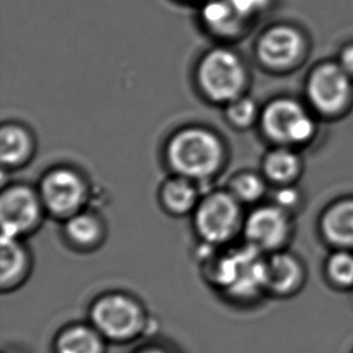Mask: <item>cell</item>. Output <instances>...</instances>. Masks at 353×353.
Wrapping results in <instances>:
<instances>
[{
    "label": "cell",
    "instance_id": "1",
    "mask_svg": "<svg viewBox=\"0 0 353 353\" xmlns=\"http://www.w3.org/2000/svg\"><path fill=\"white\" fill-rule=\"evenodd\" d=\"M163 161L170 174L208 185L220 176L230 161V148L217 130L201 123L176 128L163 145Z\"/></svg>",
    "mask_w": 353,
    "mask_h": 353
},
{
    "label": "cell",
    "instance_id": "2",
    "mask_svg": "<svg viewBox=\"0 0 353 353\" xmlns=\"http://www.w3.org/2000/svg\"><path fill=\"white\" fill-rule=\"evenodd\" d=\"M252 75L248 62L230 43H217L198 58L193 83L203 101L210 105H227L248 94Z\"/></svg>",
    "mask_w": 353,
    "mask_h": 353
},
{
    "label": "cell",
    "instance_id": "3",
    "mask_svg": "<svg viewBox=\"0 0 353 353\" xmlns=\"http://www.w3.org/2000/svg\"><path fill=\"white\" fill-rule=\"evenodd\" d=\"M265 262L267 254L243 243L216 258L208 269L206 281L232 304L252 306L268 298Z\"/></svg>",
    "mask_w": 353,
    "mask_h": 353
},
{
    "label": "cell",
    "instance_id": "4",
    "mask_svg": "<svg viewBox=\"0 0 353 353\" xmlns=\"http://www.w3.org/2000/svg\"><path fill=\"white\" fill-rule=\"evenodd\" d=\"M88 322L109 344L129 345L154 333V320L141 299L124 291L97 296L88 307Z\"/></svg>",
    "mask_w": 353,
    "mask_h": 353
},
{
    "label": "cell",
    "instance_id": "5",
    "mask_svg": "<svg viewBox=\"0 0 353 353\" xmlns=\"http://www.w3.org/2000/svg\"><path fill=\"white\" fill-rule=\"evenodd\" d=\"M320 122L303 98L279 94L262 104L257 129L269 146L301 151L315 141Z\"/></svg>",
    "mask_w": 353,
    "mask_h": 353
},
{
    "label": "cell",
    "instance_id": "6",
    "mask_svg": "<svg viewBox=\"0 0 353 353\" xmlns=\"http://www.w3.org/2000/svg\"><path fill=\"white\" fill-rule=\"evenodd\" d=\"M311 51L310 33L293 21L268 24L253 43V58L258 67L275 77L299 70L310 58Z\"/></svg>",
    "mask_w": 353,
    "mask_h": 353
},
{
    "label": "cell",
    "instance_id": "7",
    "mask_svg": "<svg viewBox=\"0 0 353 353\" xmlns=\"http://www.w3.org/2000/svg\"><path fill=\"white\" fill-rule=\"evenodd\" d=\"M303 99L321 121H340L353 110V79L335 58L321 59L306 72Z\"/></svg>",
    "mask_w": 353,
    "mask_h": 353
},
{
    "label": "cell",
    "instance_id": "8",
    "mask_svg": "<svg viewBox=\"0 0 353 353\" xmlns=\"http://www.w3.org/2000/svg\"><path fill=\"white\" fill-rule=\"evenodd\" d=\"M191 217L193 232L201 245L222 248L241 236L246 212L223 187L204 192Z\"/></svg>",
    "mask_w": 353,
    "mask_h": 353
},
{
    "label": "cell",
    "instance_id": "9",
    "mask_svg": "<svg viewBox=\"0 0 353 353\" xmlns=\"http://www.w3.org/2000/svg\"><path fill=\"white\" fill-rule=\"evenodd\" d=\"M37 188L48 217L59 222L90 208L93 199L90 179L70 164L48 168L39 179Z\"/></svg>",
    "mask_w": 353,
    "mask_h": 353
},
{
    "label": "cell",
    "instance_id": "10",
    "mask_svg": "<svg viewBox=\"0 0 353 353\" xmlns=\"http://www.w3.org/2000/svg\"><path fill=\"white\" fill-rule=\"evenodd\" d=\"M48 217L38 188L27 182H10L0 192L1 236L26 239L35 234Z\"/></svg>",
    "mask_w": 353,
    "mask_h": 353
},
{
    "label": "cell",
    "instance_id": "11",
    "mask_svg": "<svg viewBox=\"0 0 353 353\" xmlns=\"http://www.w3.org/2000/svg\"><path fill=\"white\" fill-rule=\"evenodd\" d=\"M296 235V217L272 201L251 208L243 222V243L264 254L286 250Z\"/></svg>",
    "mask_w": 353,
    "mask_h": 353
},
{
    "label": "cell",
    "instance_id": "12",
    "mask_svg": "<svg viewBox=\"0 0 353 353\" xmlns=\"http://www.w3.org/2000/svg\"><path fill=\"white\" fill-rule=\"evenodd\" d=\"M307 268L303 258L290 248L267 254L265 291L268 298L291 299L305 288Z\"/></svg>",
    "mask_w": 353,
    "mask_h": 353
},
{
    "label": "cell",
    "instance_id": "13",
    "mask_svg": "<svg viewBox=\"0 0 353 353\" xmlns=\"http://www.w3.org/2000/svg\"><path fill=\"white\" fill-rule=\"evenodd\" d=\"M316 228L327 248L353 251V194L330 201L321 210Z\"/></svg>",
    "mask_w": 353,
    "mask_h": 353
},
{
    "label": "cell",
    "instance_id": "14",
    "mask_svg": "<svg viewBox=\"0 0 353 353\" xmlns=\"http://www.w3.org/2000/svg\"><path fill=\"white\" fill-rule=\"evenodd\" d=\"M199 23L205 33L220 43H232L246 38L253 28L246 23L230 0H205L199 4Z\"/></svg>",
    "mask_w": 353,
    "mask_h": 353
},
{
    "label": "cell",
    "instance_id": "15",
    "mask_svg": "<svg viewBox=\"0 0 353 353\" xmlns=\"http://www.w3.org/2000/svg\"><path fill=\"white\" fill-rule=\"evenodd\" d=\"M61 223L63 241L75 252H94L105 243L108 239L105 219L92 206Z\"/></svg>",
    "mask_w": 353,
    "mask_h": 353
},
{
    "label": "cell",
    "instance_id": "16",
    "mask_svg": "<svg viewBox=\"0 0 353 353\" xmlns=\"http://www.w3.org/2000/svg\"><path fill=\"white\" fill-rule=\"evenodd\" d=\"M38 140L27 124L5 121L0 127V163L4 172H17L33 162Z\"/></svg>",
    "mask_w": 353,
    "mask_h": 353
},
{
    "label": "cell",
    "instance_id": "17",
    "mask_svg": "<svg viewBox=\"0 0 353 353\" xmlns=\"http://www.w3.org/2000/svg\"><path fill=\"white\" fill-rule=\"evenodd\" d=\"M0 245V291L8 294L28 281L33 272V253L23 239L1 236Z\"/></svg>",
    "mask_w": 353,
    "mask_h": 353
},
{
    "label": "cell",
    "instance_id": "18",
    "mask_svg": "<svg viewBox=\"0 0 353 353\" xmlns=\"http://www.w3.org/2000/svg\"><path fill=\"white\" fill-rule=\"evenodd\" d=\"M204 192L188 177L170 174L158 188V203L168 216L182 219L193 215Z\"/></svg>",
    "mask_w": 353,
    "mask_h": 353
},
{
    "label": "cell",
    "instance_id": "19",
    "mask_svg": "<svg viewBox=\"0 0 353 353\" xmlns=\"http://www.w3.org/2000/svg\"><path fill=\"white\" fill-rule=\"evenodd\" d=\"M259 172L270 187L299 183L305 172L301 150L287 146H269L261 159Z\"/></svg>",
    "mask_w": 353,
    "mask_h": 353
},
{
    "label": "cell",
    "instance_id": "20",
    "mask_svg": "<svg viewBox=\"0 0 353 353\" xmlns=\"http://www.w3.org/2000/svg\"><path fill=\"white\" fill-rule=\"evenodd\" d=\"M109 343L87 321L72 322L58 330L52 340V353H108Z\"/></svg>",
    "mask_w": 353,
    "mask_h": 353
},
{
    "label": "cell",
    "instance_id": "21",
    "mask_svg": "<svg viewBox=\"0 0 353 353\" xmlns=\"http://www.w3.org/2000/svg\"><path fill=\"white\" fill-rule=\"evenodd\" d=\"M225 188L245 208L262 204L265 196H269L272 191V187L263 176L262 172L250 169L239 170L233 174L227 182Z\"/></svg>",
    "mask_w": 353,
    "mask_h": 353
},
{
    "label": "cell",
    "instance_id": "22",
    "mask_svg": "<svg viewBox=\"0 0 353 353\" xmlns=\"http://www.w3.org/2000/svg\"><path fill=\"white\" fill-rule=\"evenodd\" d=\"M323 277L334 291L353 292V251L330 250L323 263Z\"/></svg>",
    "mask_w": 353,
    "mask_h": 353
},
{
    "label": "cell",
    "instance_id": "23",
    "mask_svg": "<svg viewBox=\"0 0 353 353\" xmlns=\"http://www.w3.org/2000/svg\"><path fill=\"white\" fill-rule=\"evenodd\" d=\"M261 111L262 104L248 93L222 108L225 123L236 132H248L250 129L257 128Z\"/></svg>",
    "mask_w": 353,
    "mask_h": 353
},
{
    "label": "cell",
    "instance_id": "24",
    "mask_svg": "<svg viewBox=\"0 0 353 353\" xmlns=\"http://www.w3.org/2000/svg\"><path fill=\"white\" fill-rule=\"evenodd\" d=\"M270 201L275 205L281 208L290 215L296 216L305 209L307 196L299 183H292L286 186L272 187L270 191Z\"/></svg>",
    "mask_w": 353,
    "mask_h": 353
},
{
    "label": "cell",
    "instance_id": "25",
    "mask_svg": "<svg viewBox=\"0 0 353 353\" xmlns=\"http://www.w3.org/2000/svg\"><path fill=\"white\" fill-rule=\"evenodd\" d=\"M240 17L252 28L270 12L275 0H230Z\"/></svg>",
    "mask_w": 353,
    "mask_h": 353
},
{
    "label": "cell",
    "instance_id": "26",
    "mask_svg": "<svg viewBox=\"0 0 353 353\" xmlns=\"http://www.w3.org/2000/svg\"><path fill=\"white\" fill-rule=\"evenodd\" d=\"M335 59L339 63L340 67L347 72V75L353 79V39L345 41L340 46Z\"/></svg>",
    "mask_w": 353,
    "mask_h": 353
},
{
    "label": "cell",
    "instance_id": "27",
    "mask_svg": "<svg viewBox=\"0 0 353 353\" xmlns=\"http://www.w3.org/2000/svg\"><path fill=\"white\" fill-rule=\"evenodd\" d=\"M133 353H172L170 350L164 347L161 344H145L135 350Z\"/></svg>",
    "mask_w": 353,
    "mask_h": 353
},
{
    "label": "cell",
    "instance_id": "28",
    "mask_svg": "<svg viewBox=\"0 0 353 353\" xmlns=\"http://www.w3.org/2000/svg\"><path fill=\"white\" fill-rule=\"evenodd\" d=\"M3 353H24L22 351H19V350L12 349V347H9V349L3 350Z\"/></svg>",
    "mask_w": 353,
    "mask_h": 353
},
{
    "label": "cell",
    "instance_id": "29",
    "mask_svg": "<svg viewBox=\"0 0 353 353\" xmlns=\"http://www.w3.org/2000/svg\"><path fill=\"white\" fill-rule=\"evenodd\" d=\"M180 1H183V3H193V4H201L203 1H205V0H180Z\"/></svg>",
    "mask_w": 353,
    "mask_h": 353
},
{
    "label": "cell",
    "instance_id": "30",
    "mask_svg": "<svg viewBox=\"0 0 353 353\" xmlns=\"http://www.w3.org/2000/svg\"><path fill=\"white\" fill-rule=\"evenodd\" d=\"M350 353H353V347H352V350H351V351H350Z\"/></svg>",
    "mask_w": 353,
    "mask_h": 353
}]
</instances>
